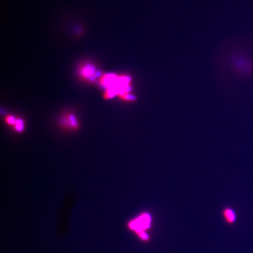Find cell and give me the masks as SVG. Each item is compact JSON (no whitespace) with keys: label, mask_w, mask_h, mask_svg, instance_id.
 Returning <instances> with one entry per match:
<instances>
[{"label":"cell","mask_w":253,"mask_h":253,"mask_svg":"<svg viewBox=\"0 0 253 253\" xmlns=\"http://www.w3.org/2000/svg\"><path fill=\"white\" fill-rule=\"evenodd\" d=\"M152 217L148 213H142L128 224V228L133 231L135 234L142 232H147L152 226Z\"/></svg>","instance_id":"cell-1"},{"label":"cell","mask_w":253,"mask_h":253,"mask_svg":"<svg viewBox=\"0 0 253 253\" xmlns=\"http://www.w3.org/2000/svg\"><path fill=\"white\" fill-rule=\"evenodd\" d=\"M223 217L226 222L229 224H232L236 220V214L232 209L226 208L223 211Z\"/></svg>","instance_id":"cell-3"},{"label":"cell","mask_w":253,"mask_h":253,"mask_svg":"<svg viewBox=\"0 0 253 253\" xmlns=\"http://www.w3.org/2000/svg\"><path fill=\"white\" fill-rule=\"evenodd\" d=\"M61 126L73 131L77 130L79 128L78 120L72 113H67L63 116L61 119Z\"/></svg>","instance_id":"cell-2"},{"label":"cell","mask_w":253,"mask_h":253,"mask_svg":"<svg viewBox=\"0 0 253 253\" xmlns=\"http://www.w3.org/2000/svg\"><path fill=\"white\" fill-rule=\"evenodd\" d=\"M16 119L15 117L9 115L6 117L5 122L9 126H13L15 125Z\"/></svg>","instance_id":"cell-6"},{"label":"cell","mask_w":253,"mask_h":253,"mask_svg":"<svg viewBox=\"0 0 253 253\" xmlns=\"http://www.w3.org/2000/svg\"><path fill=\"white\" fill-rule=\"evenodd\" d=\"M137 236L139 237L141 241L144 242L145 243L150 242L151 240V236L149 234L147 233V232H142L140 233H138L136 234Z\"/></svg>","instance_id":"cell-5"},{"label":"cell","mask_w":253,"mask_h":253,"mask_svg":"<svg viewBox=\"0 0 253 253\" xmlns=\"http://www.w3.org/2000/svg\"><path fill=\"white\" fill-rule=\"evenodd\" d=\"M13 126L16 131L19 132L23 131L25 126L24 122L20 119H17Z\"/></svg>","instance_id":"cell-4"}]
</instances>
